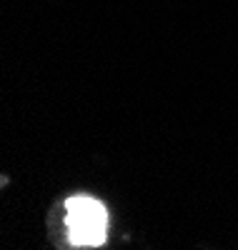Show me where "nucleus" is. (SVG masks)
<instances>
[{
  "mask_svg": "<svg viewBox=\"0 0 238 250\" xmlns=\"http://www.w3.org/2000/svg\"><path fill=\"white\" fill-rule=\"evenodd\" d=\"M66 233L73 248H100L108 238V208L93 195L68 198Z\"/></svg>",
  "mask_w": 238,
  "mask_h": 250,
  "instance_id": "f257e3e1",
  "label": "nucleus"
}]
</instances>
